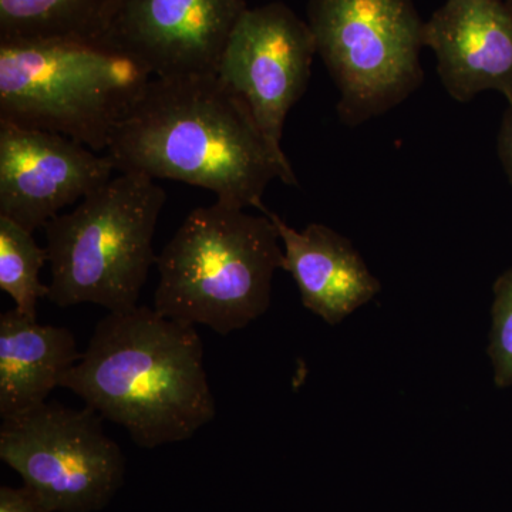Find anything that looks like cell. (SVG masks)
<instances>
[{"instance_id": "9c48e42d", "label": "cell", "mask_w": 512, "mask_h": 512, "mask_svg": "<svg viewBox=\"0 0 512 512\" xmlns=\"http://www.w3.org/2000/svg\"><path fill=\"white\" fill-rule=\"evenodd\" d=\"M244 0H119L103 45L154 77L217 74Z\"/></svg>"}, {"instance_id": "30bf717a", "label": "cell", "mask_w": 512, "mask_h": 512, "mask_svg": "<svg viewBox=\"0 0 512 512\" xmlns=\"http://www.w3.org/2000/svg\"><path fill=\"white\" fill-rule=\"evenodd\" d=\"M114 170L72 138L0 120V217L30 232L109 183Z\"/></svg>"}, {"instance_id": "d6986e66", "label": "cell", "mask_w": 512, "mask_h": 512, "mask_svg": "<svg viewBox=\"0 0 512 512\" xmlns=\"http://www.w3.org/2000/svg\"><path fill=\"white\" fill-rule=\"evenodd\" d=\"M505 2H507L508 5H510V8L512 9V0H505Z\"/></svg>"}, {"instance_id": "3957f363", "label": "cell", "mask_w": 512, "mask_h": 512, "mask_svg": "<svg viewBox=\"0 0 512 512\" xmlns=\"http://www.w3.org/2000/svg\"><path fill=\"white\" fill-rule=\"evenodd\" d=\"M279 241L268 212L220 202L195 208L157 256L153 308L222 336L247 328L271 305L272 278L284 268Z\"/></svg>"}, {"instance_id": "4fadbf2b", "label": "cell", "mask_w": 512, "mask_h": 512, "mask_svg": "<svg viewBox=\"0 0 512 512\" xmlns=\"http://www.w3.org/2000/svg\"><path fill=\"white\" fill-rule=\"evenodd\" d=\"M82 353L70 329L40 325L10 309L0 315V416H16L47 402Z\"/></svg>"}, {"instance_id": "9a60e30c", "label": "cell", "mask_w": 512, "mask_h": 512, "mask_svg": "<svg viewBox=\"0 0 512 512\" xmlns=\"http://www.w3.org/2000/svg\"><path fill=\"white\" fill-rule=\"evenodd\" d=\"M46 261V248L36 244L33 232L0 217V289L29 318L37 319V303L49 293V286L40 282Z\"/></svg>"}, {"instance_id": "7c38bea8", "label": "cell", "mask_w": 512, "mask_h": 512, "mask_svg": "<svg viewBox=\"0 0 512 512\" xmlns=\"http://www.w3.org/2000/svg\"><path fill=\"white\" fill-rule=\"evenodd\" d=\"M266 212L284 244L282 269L291 274L308 311L338 325L380 292L379 279L348 238L320 224L296 231L274 212Z\"/></svg>"}, {"instance_id": "ac0fdd59", "label": "cell", "mask_w": 512, "mask_h": 512, "mask_svg": "<svg viewBox=\"0 0 512 512\" xmlns=\"http://www.w3.org/2000/svg\"><path fill=\"white\" fill-rule=\"evenodd\" d=\"M507 103L498 131L497 150L505 174L512 185V99L507 100Z\"/></svg>"}, {"instance_id": "8992f818", "label": "cell", "mask_w": 512, "mask_h": 512, "mask_svg": "<svg viewBox=\"0 0 512 512\" xmlns=\"http://www.w3.org/2000/svg\"><path fill=\"white\" fill-rule=\"evenodd\" d=\"M308 25L345 126L382 116L423 83L424 22L413 0H311Z\"/></svg>"}, {"instance_id": "5b68a950", "label": "cell", "mask_w": 512, "mask_h": 512, "mask_svg": "<svg viewBox=\"0 0 512 512\" xmlns=\"http://www.w3.org/2000/svg\"><path fill=\"white\" fill-rule=\"evenodd\" d=\"M167 194L154 178L121 173L46 225L47 299L59 308L94 303L109 312L136 308L151 265Z\"/></svg>"}, {"instance_id": "8fae6325", "label": "cell", "mask_w": 512, "mask_h": 512, "mask_svg": "<svg viewBox=\"0 0 512 512\" xmlns=\"http://www.w3.org/2000/svg\"><path fill=\"white\" fill-rule=\"evenodd\" d=\"M423 37L458 103L490 90L512 99V9L505 0H446L424 22Z\"/></svg>"}, {"instance_id": "52a82bcc", "label": "cell", "mask_w": 512, "mask_h": 512, "mask_svg": "<svg viewBox=\"0 0 512 512\" xmlns=\"http://www.w3.org/2000/svg\"><path fill=\"white\" fill-rule=\"evenodd\" d=\"M0 458L52 512L103 510L126 473L123 451L89 406L46 402L2 419Z\"/></svg>"}, {"instance_id": "2e32d148", "label": "cell", "mask_w": 512, "mask_h": 512, "mask_svg": "<svg viewBox=\"0 0 512 512\" xmlns=\"http://www.w3.org/2000/svg\"><path fill=\"white\" fill-rule=\"evenodd\" d=\"M488 355L494 369V382L501 389L512 387V269L494 284Z\"/></svg>"}, {"instance_id": "6da1fadb", "label": "cell", "mask_w": 512, "mask_h": 512, "mask_svg": "<svg viewBox=\"0 0 512 512\" xmlns=\"http://www.w3.org/2000/svg\"><path fill=\"white\" fill-rule=\"evenodd\" d=\"M107 157L120 173L195 185L220 204L262 214L275 178L298 185L288 158L218 74L153 77L114 130Z\"/></svg>"}, {"instance_id": "ba28073f", "label": "cell", "mask_w": 512, "mask_h": 512, "mask_svg": "<svg viewBox=\"0 0 512 512\" xmlns=\"http://www.w3.org/2000/svg\"><path fill=\"white\" fill-rule=\"evenodd\" d=\"M315 39L285 3L245 10L232 30L218 66V77L247 104L259 130L276 154L286 116L301 100L309 79Z\"/></svg>"}, {"instance_id": "e0dca14e", "label": "cell", "mask_w": 512, "mask_h": 512, "mask_svg": "<svg viewBox=\"0 0 512 512\" xmlns=\"http://www.w3.org/2000/svg\"><path fill=\"white\" fill-rule=\"evenodd\" d=\"M0 512H52L28 487L0 488Z\"/></svg>"}, {"instance_id": "5bb4252c", "label": "cell", "mask_w": 512, "mask_h": 512, "mask_svg": "<svg viewBox=\"0 0 512 512\" xmlns=\"http://www.w3.org/2000/svg\"><path fill=\"white\" fill-rule=\"evenodd\" d=\"M119 0H0V42L103 45Z\"/></svg>"}, {"instance_id": "7a4b0ae2", "label": "cell", "mask_w": 512, "mask_h": 512, "mask_svg": "<svg viewBox=\"0 0 512 512\" xmlns=\"http://www.w3.org/2000/svg\"><path fill=\"white\" fill-rule=\"evenodd\" d=\"M62 387L144 448L191 439L217 413L197 329L148 306L101 319Z\"/></svg>"}, {"instance_id": "277c9868", "label": "cell", "mask_w": 512, "mask_h": 512, "mask_svg": "<svg viewBox=\"0 0 512 512\" xmlns=\"http://www.w3.org/2000/svg\"><path fill=\"white\" fill-rule=\"evenodd\" d=\"M153 74L100 45L0 42V120L107 150Z\"/></svg>"}]
</instances>
